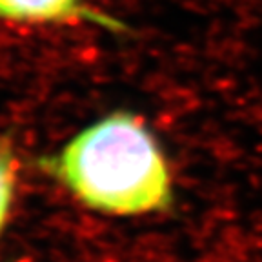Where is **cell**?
Here are the masks:
<instances>
[{"label":"cell","instance_id":"cell-1","mask_svg":"<svg viewBox=\"0 0 262 262\" xmlns=\"http://www.w3.org/2000/svg\"><path fill=\"white\" fill-rule=\"evenodd\" d=\"M37 168L84 208L107 217H146L173 208L168 157L146 120L115 110L75 133Z\"/></svg>","mask_w":262,"mask_h":262},{"label":"cell","instance_id":"cell-2","mask_svg":"<svg viewBox=\"0 0 262 262\" xmlns=\"http://www.w3.org/2000/svg\"><path fill=\"white\" fill-rule=\"evenodd\" d=\"M0 20L29 26L91 24L111 33H127V26L86 0H0Z\"/></svg>","mask_w":262,"mask_h":262},{"label":"cell","instance_id":"cell-3","mask_svg":"<svg viewBox=\"0 0 262 262\" xmlns=\"http://www.w3.org/2000/svg\"><path fill=\"white\" fill-rule=\"evenodd\" d=\"M18 155L8 137H0V237L11 221L18 193Z\"/></svg>","mask_w":262,"mask_h":262},{"label":"cell","instance_id":"cell-4","mask_svg":"<svg viewBox=\"0 0 262 262\" xmlns=\"http://www.w3.org/2000/svg\"><path fill=\"white\" fill-rule=\"evenodd\" d=\"M13 262H15V260H13Z\"/></svg>","mask_w":262,"mask_h":262}]
</instances>
